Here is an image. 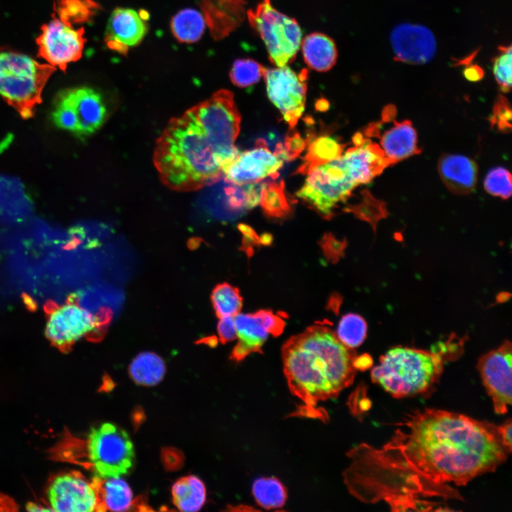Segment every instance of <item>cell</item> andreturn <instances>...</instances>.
Returning a JSON list of instances; mask_svg holds the SVG:
<instances>
[{"mask_svg":"<svg viewBox=\"0 0 512 512\" xmlns=\"http://www.w3.org/2000/svg\"><path fill=\"white\" fill-rule=\"evenodd\" d=\"M75 109L78 115L80 136H89L100 129L107 119V108L102 95L92 88L78 87L58 92Z\"/></svg>","mask_w":512,"mask_h":512,"instance_id":"ffe728a7","label":"cell"},{"mask_svg":"<svg viewBox=\"0 0 512 512\" xmlns=\"http://www.w3.org/2000/svg\"><path fill=\"white\" fill-rule=\"evenodd\" d=\"M239 340L233 348L230 358L239 362L251 353H262V346L268 334L274 336L281 334L285 324L277 315L268 309L254 314H237L234 317Z\"/></svg>","mask_w":512,"mask_h":512,"instance_id":"2e32d148","label":"cell"},{"mask_svg":"<svg viewBox=\"0 0 512 512\" xmlns=\"http://www.w3.org/2000/svg\"><path fill=\"white\" fill-rule=\"evenodd\" d=\"M319 245L326 258L334 263L344 255L347 243L346 240H338L331 233H325L319 241Z\"/></svg>","mask_w":512,"mask_h":512,"instance_id":"ab89813d","label":"cell"},{"mask_svg":"<svg viewBox=\"0 0 512 512\" xmlns=\"http://www.w3.org/2000/svg\"><path fill=\"white\" fill-rule=\"evenodd\" d=\"M260 203L264 213L270 218H284L292 212L283 182L263 183L260 186Z\"/></svg>","mask_w":512,"mask_h":512,"instance_id":"4dcf8cb0","label":"cell"},{"mask_svg":"<svg viewBox=\"0 0 512 512\" xmlns=\"http://www.w3.org/2000/svg\"><path fill=\"white\" fill-rule=\"evenodd\" d=\"M353 364L357 370H365L370 366L372 359L368 354H363L356 357Z\"/></svg>","mask_w":512,"mask_h":512,"instance_id":"c3c4849f","label":"cell"},{"mask_svg":"<svg viewBox=\"0 0 512 512\" xmlns=\"http://www.w3.org/2000/svg\"><path fill=\"white\" fill-rule=\"evenodd\" d=\"M394 60L409 64L427 63L434 57L437 43L432 32L420 24L401 23L392 31Z\"/></svg>","mask_w":512,"mask_h":512,"instance_id":"e0dca14e","label":"cell"},{"mask_svg":"<svg viewBox=\"0 0 512 512\" xmlns=\"http://www.w3.org/2000/svg\"><path fill=\"white\" fill-rule=\"evenodd\" d=\"M282 165V158L269 149L265 139H258L253 149L239 151L223 167L222 171L226 181L244 186L259 182L267 176H277Z\"/></svg>","mask_w":512,"mask_h":512,"instance_id":"9a60e30c","label":"cell"},{"mask_svg":"<svg viewBox=\"0 0 512 512\" xmlns=\"http://www.w3.org/2000/svg\"><path fill=\"white\" fill-rule=\"evenodd\" d=\"M210 299L218 318L235 316L242 306L240 290L227 282L218 284L213 288Z\"/></svg>","mask_w":512,"mask_h":512,"instance_id":"d6a6232c","label":"cell"},{"mask_svg":"<svg viewBox=\"0 0 512 512\" xmlns=\"http://www.w3.org/2000/svg\"><path fill=\"white\" fill-rule=\"evenodd\" d=\"M304 60L306 65L317 71L325 72L335 65L338 51L332 38L321 33L306 36L301 42Z\"/></svg>","mask_w":512,"mask_h":512,"instance_id":"603a6c76","label":"cell"},{"mask_svg":"<svg viewBox=\"0 0 512 512\" xmlns=\"http://www.w3.org/2000/svg\"><path fill=\"white\" fill-rule=\"evenodd\" d=\"M26 508L28 511H53L51 508H46L43 506L37 504L34 502H28L27 503L26 506Z\"/></svg>","mask_w":512,"mask_h":512,"instance_id":"681fc988","label":"cell"},{"mask_svg":"<svg viewBox=\"0 0 512 512\" xmlns=\"http://www.w3.org/2000/svg\"><path fill=\"white\" fill-rule=\"evenodd\" d=\"M246 14L250 25L265 43L271 63L281 67L293 62L302 42L298 22L274 9L270 0H262Z\"/></svg>","mask_w":512,"mask_h":512,"instance_id":"ba28073f","label":"cell"},{"mask_svg":"<svg viewBox=\"0 0 512 512\" xmlns=\"http://www.w3.org/2000/svg\"><path fill=\"white\" fill-rule=\"evenodd\" d=\"M132 379L137 384L153 386L159 383L166 372L163 359L153 352L139 353L132 361L129 368Z\"/></svg>","mask_w":512,"mask_h":512,"instance_id":"83f0119b","label":"cell"},{"mask_svg":"<svg viewBox=\"0 0 512 512\" xmlns=\"http://www.w3.org/2000/svg\"><path fill=\"white\" fill-rule=\"evenodd\" d=\"M52 119L56 126L80 136V122L73 107L59 93L54 100Z\"/></svg>","mask_w":512,"mask_h":512,"instance_id":"d590c367","label":"cell"},{"mask_svg":"<svg viewBox=\"0 0 512 512\" xmlns=\"http://www.w3.org/2000/svg\"><path fill=\"white\" fill-rule=\"evenodd\" d=\"M339 161L348 177L358 185L369 183L388 165L380 146L367 139H363L355 146L348 149Z\"/></svg>","mask_w":512,"mask_h":512,"instance_id":"ac0fdd59","label":"cell"},{"mask_svg":"<svg viewBox=\"0 0 512 512\" xmlns=\"http://www.w3.org/2000/svg\"><path fill=\"white\" fill-rule=\"evenodd\" d=\"M186 112L228 162L237 156L239 150L234 146V142L240 132L241 117L230 90H218Z\"/></svg>","mask_w":512,"mask_h":512,"instance_id":"52a82bcc","label":"cell"},{"mask_svg":"<svg viewBox=\"0 0 512 512\" xmlns=\"http://www.w3.org/2000/svg\"><path fill=\"white\" fill-rule=\"evenodd\" d=\"M362 201L358 205L348 206L343 208L346 212L353 213L357 218L368 221L374 227L377 221L382 218L383 209L382 203L374 198L365 190L362 191Z\"/></svg>","mask_w":512,"mask_h":512,"instance_id":"8d00e7d4","label":"cell"},{"mask_svg":"<svg viewBox=\"0 0 512 512\" xmlns=\"http://www.w3.org/2000/svg\"><path fill=\"white\" fill-rule=\"evenodd\" d=\"M344 145L329 136L319 137L308 143L307 152L297 174H307L314 167L338 158Z\"/></svg>","mask_w":512,"mask_h":512,"instance_id":"f1b7e54d","label":"cell"},{"mask_svg":"<svg viewBox=\"0 0 512 512\" xmlns=\"http://www.w3.org/2000/svg\"><path fill=\"white\" fill-rule=\"evenodd\" d=\"M511 428L512 422L511 418L506 420V422L501 425H499L500 432L503 441L510 449H512Z\"/></svg>","mask_w":512,"mask_h":512,"instance_id":"bcb514c9","label":"cell"},{"mask_svg":"<svg viewBox=\"0 0 512 512\" xmlns=\"http://www.w3.org/2000/svg\"><path fill=\"white\" fill-rule=\"evenodd\" d=\"M511 112L507 100L503 96L498 97L496 102L494 114L491 121L495 124L499 129L506 131L511 129Z\"/></svg>","mask_w":512,"mask_h":512,"instance_id":"60d3db41","label":"cell"},{"mask_svg":"<svg viewBox=\"0 0 512 512\" xmlns=\"http://www.w3.org/2000/svg\"><path fill=\"white\" fill-rule=\"evenodd\" d=\"M100 477L87 479L77 471L51 479L47 490L50 508L58 512L103 511L99 496Z\"/></svg>","mask_w":512,"mask_h":512,"instance_id":"7c38bea8","label":"cell"},{"mask_svg":"<svg viewBox=\"0 0 512 512\" xmlns=\"http://www.w3.org/2000/svg\"><path fill=\"white\" fill-rule=\"evenodd\" d=\"M83 35V28H73L65 18H53L42 26L36 38L38 55L48 64L65 71L68 63L81 58L85 42Z\"/></svg>","mask_w":512,"mask_h":512,"instance_id":"4fadbf2b","label":"cell"},{"mask_svg":"<svg viewBox=\"0 0 512 512\" xmlns=\"http://www.w3.org/2000/svg\"><path fill=\"white\" fill-rule=\"evenodd\" d=\"M442 343L436 351L395 346L380 358L370 372L373 383L395 398L431 393L439 380L444 363L460 355L461 341Z\"/></svg>","mask_w":512,"mask_h":512,"instance_id":"277c9868","label":"cell"},{"mask_svg":"<svg viewBox=\"0 0 512 512\" xmlns=\"http://www.w3.org/2000/svg\"><path fill=\"white\" fill-rule=\"evenodd\" d=\"M366 332L367 324L364 319L358 314L349 313L340 320L336 336L345 346L353 348L363 342Z\"/></svg>","mask_w":512,"mask_h":512,"instance_id":"836d02e7","label":"cell"},{"mask_svg":"<svg viewBox=\"0 0 512 512\" xmlns=\"http://www.w3.org/2000/svg\"><path fill=\"white\" fill-rule=\"evenodd\" d=\"M262 76L269 99L292 129L304 110L307 70L304 69L296 73L287 65L272 68H264Z\"/></svg>","mask_w":512,"mask_h":512,"instance_id":"8fae6325","label":"cell"},{"mask_svg":"<svg viewBox=\"0 0 512 512\" xmlns=\"http://www.w3.org/2000/svg\"><path fill=\"white\" fill-rule=\"evenodd\" d=\"M31 208L32 203L21 183L16 178L0 176V220L23 218Z\"/></svg>","mask_w":512,"mask_h":512,"instance_id":"cb8c5ba5","label":"cell"},{"mask_svg":"<svg viewBox=\"0 0 512 512\" xmlns=\"http://www.w3.org/2000/svg\"><path fill=\"white\" fill-rule=\"evenodd\" d=\"M147 29L142 14L132 9L117 8L109 18L105 42L110 49L125 53L142 41Z\"/></svg>","mask_w":512,"mask_h":512,"instance_id":"d6986e66","label":"cell"},{"mask_svg":"<svg viewBox=\"0 0 512 512\" xmlns=\"http://www.w3.org/2000/svg\"><path fill=\"white\" fill-rule=\"evenodd\" d=\"M252 492L257 503L265 509L284 506L287 492L282 482L275 477H262L255 480Z\"/></svg>","mask_w":512,"mask_h":512,"instance_id":"1f68e13d","label":"cell"},{"mask_svg":"<svg viewBox=\"0 0 512 512\" xmlns=\"http://www.w3.org/2000/svg\"><path fill=\"white\" fill-rule=\"evenodd\" d=\"M499 53L493 60V71L501 90L508 92L511 87V46H501Z\"/></svg>","mask_w":512,"mask_h":512,"instance_id":"74e56055","label":"cell"},{"mask_svg":"<svg viewBox=\"0 0 512 512\" xmlns=\"http://www.w3.org/2000/svg\"><path fill=\"white\" fill-rule=\"evenodd\" d=\"M19 505L11 496L0 492V512L17 511Z\"/></svg>","mask_w":512,"mask_h":512,"instance_id":"f6af8a7d","label":"cell"},{"mask_svg":"<svg viewBox=\"0 0 512 512\" xmlns=\"http://www.w3.org/2000/svg\"><path fill=\"white\" fill-rule=\"evenodd\" d=\"M484 186L489 193L507 199L511 195V175L503 167L494 168L486 175Z\"/></svg>","mask_w":512,"mask_h":512,"instance_id":"f35d334b","label":"cell"},{"mask_svg":"<svg viewBox=\"0 0 512 512\" xmlns=\"http://www.w3.org/2000/svg\"><path fill=\"white\" fill-rule=\"evenodd\" d=\"M98 491L103 511H127L134 506L132 489L120 477L100 478Z\"/></svg>","mask_w":512,"mask_h":512,"instance_id":"484cf974","label":"cell"},{"mask_svg":"<svg viewBox=\"0 0 512 512\" xmlns=\"http://www.w3.org/2000/svg\"><path fill=\"white\" fill-rule=\"evenodd\" d=\"M307 175L296 196L327 219L332 217L336 206L344 202L356 187L338 158L314 167Z\"/></svg>","mask_w":512,"mask_h":512,"instance_id":"9c48e42d","label":"cell"},{"mask_svg":"<svg viewBox=\"0 0 512 512\" xmlns=\"http://www.w3.org/2000/svg\"><path fill=\"white\" fill-rule=\"evenodd\" d=\"M238 228L244 235L243 244L245 245V250L248 255H251L252 253V245L260 243V238L253 229L247 225L240 224Z\"/></svg>","mask_w":512,"mask_h":512,"instance_id":"ee69618b","label":"cell"},{"mask_svg":"<svg viewBox=\"0 0 512 512\" xmlns=\"http://www.w3.org/2000/svg\"><path fill=\"white\" fill-rule=\"evenodd\" d=\"M263 70L264 67L252 59H238L233 64L230 78L239 87H250L260 81Z\"/></svg>","mask_w":512,"mask_h":512,"instance_id":"e575fe53","label":"cell"},{"mask_svg":"<svg viewBox=\"0 0 512 512\" xmlns=\"http://www.w3.org/2000/svg\"><path fill=\"white\" fill-rule=\"evenodd\" d=\"M208 23L213 36L219 39L228 35L243 21L245 14L244 0H212Z\"/></svg>","mask_w":512,"mask_h":512,"instance_id":"d4e9b609","label":"cell"},{"mask_svg":"<svg viewBox=\"0 0 512 512\" xmlns=\"http://www.w3.org/2000/svg\"><path fill=\"white\" fill-rule=\"evenodd\" d=\"M217 329L220 341L222 343L230 342L237 338V331L233 316L220 318Z\"/></svg>","mask_w":512,"mask_h":512,"instance_id":"7bdbcfd3","label":"cell"},{"mask_svg":"<svg viewBox=\"0 0 512 512\" xmlns=\"http://www.w3.org/2000/svg\"><path fill=\"white\" fill-rule=\"evenodd\" d=\"M173 503L181 511H198L204 505L206 490L203 482L194 475L178 479L172 486Z\"/></svg>","mask_w":512,"mask_h":512,"instance_id":"4316f807","label":"cell"},{"mask_svg":"<svg viewBox=\"0 0 512 512\" xmlns=\"http://www.w3.org/2000/svg\"><path fill=\"white\" fill-rule=\"evenodd\" d=\"M153 159L160 181L178 192L220 181L228 163L186 112L169 121L156 140Z\"/></svg>","mask_w":512,"mask_h":512,"instance_id":"3957f363","label":"cell"},{"mask_svg":"<svg viewBox=\"0 0 512 512\" xmlns=\"http://www.w3.org/2000/svg\"><path fill=\"white\" fill-rule=\"evenodd\" d=\"M206 23L205 18L197 10L185 9L172 18L171 30L178 41L194 43L203 34Z\"/></svg>","mask_w":512,"mask_h":512,"instance_id":"f546056e","label":"cell"},{"mask_svg":"<svg viewBox=\"0 0 512 512\" xmlns=\"http://www.w3.org/2000/svg\"><path fill=\"white\" fill-rule=\"evenodd\" d=\"M438 171L443 183L453 193L468 194L476 187L477 164L466 156L443 154L439 159Z\"/></svg>","mask_w":512,"mask_h":512,"instance_id":"44dd1931","label":"cell"},{"mask_svg":"<svg viewBox=\"0 0 512 512\" xmlns=\"http://www.w3.org/2000/svg\"><path fill=\"white\" fill-rule=\"evenodd\" d=\"M56 68L26 55L0 51V95L24 118L41 102L42 90Z\"/></svg>","mask_w":512,"mask_h":512,"instance_id":"8992f818","label":"cell"},{"mask_svg":"<svg viewBox=\"0 0 512 512\" xmlns=\"http://www.w3.org/2000/svg\"><path fill=\"white\" fill-rule=\"evenodd\" d=\"M306 142L295 131H290L284 139L282 156L288 160L294 159L305 149Z\"/></svg>","mask_w":512,"mask_h":512,"instance_id":"b9f144b4","label":"cell"},{"mask_svg":"<svg viewBox=\"0 0 512 512\" xmlns=\"http://www.w3.org/2000/svg\"><path fill=\"white\" fill-rule=\"evenodd\" d=\"M379 137L380 148L390 164L420 152L416 131L409 121L395 122Z\"/></svg>","mask_w":512,"mask_h":512,"instance_id":"7402d4cb","label":"cell"},{"mask_svg":"<svg viewBox=\"0 0 512 512\" xmlns=\"http://www.w3.org/2000/svg\"><path fill=\"white\" fill-rule=\"evenodd\" d=\"M511 453L499 426L424 407L407 413L380 447L361 443L350 449L343 480L364 503L385 502L393 511H439L449 501H464L454 486L494 472Z\"/></svg>","mask_w":512,"mask_h":512,"instance_id":"6da1fadb","label":"cell"},{"mask_svg":"<svg viewBox=\"0 0 512 512\" xmlns=\"http://www.w3.org/2000/svg\"><path fill=\"white\" fill-rule=\"evenodd\" d=\"M511 343L506 341L498 348L482 355L477 369L496 413L504 415L511 405Z\"/></svg>","mask_w":512,"mask_h":512,"instance_id":"5bb4252c","label":"cell"},{"mask_svg":"<svg viewBox=\"0 0 512 512\" xmlns=\"http://www.w3.org/2000/svg\"><path fill=\"white\" fill-rule=\"evenodd\" d=\"M46 338L63 353L69 352L74 344L94 333L101 326V318L94 316L74 302L62 305L46 306Z\"/></svg>","mask_w":512,"mask_h":512,"instance_id":"30bf717a","label":"cell"},{"mask_svg":"<svg viewBox=\"0 0 512 512\" xmlns=\"http://www.w3.org/2000/svg\"><path fill=\"white\" fill-rule=\"evenodd\" d=\"M356 357V351L324 326L314 325L290 337L282 348L284 373L291 393L304 404L295 414L325 420L316 405L336 398L353 383Z\"/></svg>","mask_w":512,"mask_h":512,"instance_id":"7a4b0ae2","label":"cell"},{"mask_svg":"<svg viewBox=\"0 0 512 512\" xmlns=\"http://www.w3.org/2000/svg\"><path fill=\"white\" fill-rule=\"evenodd\" d=\"M464 75L466 80L475 82L480 80L483 78L484 71L479 66L473 65L464 69Z\"/></svg>","mask_w":512,"mask_h":512,"instance_id":"7dc6e473","label":"cell"},{"mask_svg":"<svg viewBox=\"0 0 512 512\" xmlns=\"http://www.w3.org/2000/svg\"><path fill=\"white\" fill-rule=\"evenodd\" d=\"M71 443L79 449H69V454H80L71 461L84 466L95 476L120 477L133 465V443L126 431L112 423L105 422L92 428L86 439L73 440Z\"/></svg>","mask_w":512,"mask_h":512,"instance_id":"5b68a950","label":"cell"}]
</instances>
